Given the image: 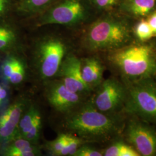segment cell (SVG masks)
Wrapping results in <instances>:
<instances>
[{"instance_id":"52a82bcc","label":"cell","mask_w":156,"mask_h":156,"mask_svg":"<svg viewBox=\"0 0 156 156\" xmlns=\"http://www.w3.org/2000/svg\"><path fill=\"white\" fill-rule=\"evenodd\" d=\"M127 89L115 78L102 82L90 97L91 104L99 111L108 115H116L126 102Z\"/></svg>"},{"instance_id":"7c38bea8","label":"cell","mask_w":156,"mask_h":156,"mask_svg":"<svg viewBox=\"0 0 156 156\" xmlns=\"http://www.w3.org/2000/svg\"><path fill=\"white\" fill-rule=\"evenodd\" d=\"M55 78L60 79L70 91L90 98L93 92L84 83L82 76L80 58L75 53L63 60Z\"/></svg>"},{"instance_id":"8fae6325","label":"cell","mask_w":156,"mask_h":156,"mask_svg":"<svg viewBox=\"0 0 156 156\" xmlns=\"http://www.w3.org/2000/svg\"><path fill=\"white\" fill-rule=\"evenodd\" d=\"M84 17V8L80 0H66L42 17L37 27L48 24L73 26L82 22Z\"/></svg>"},{"instance_id":"2e32d148","label":"cell","mask_w":156,"mask_h":156,"mask_svg":"<svg viewBox=\"0 0 156 156\" xmlns=\"http://www.w3.org/2000/svg\"><path fill=\"white\" fill-rule=\"evenodd\" d=\"M18 34L13 28L0 26V50L6 54L18 53Z\"/></svg>"},{"instance_id":"7402d4cb","label":"cell","mask_w":156,"mask_h":156,"mask_svg":"<svg viewBox=\"0 0 156 156\" xmlns=\"http://www.w3.org/2000/svg\"><path fill=\"white\" fill-rule=\"evenodd\" d=\"M11 90L8 86L0 80V111L10 102Z\"/></svg>"},{"instance_id":"8992f818","label":"cell","mask_w":156,"mask_h":156,"mask_svg":"<svg viewBox=\"0 0 156 156\" xmlns=\"http://www.w3.org/2000/svg\"><path fill=\"white\" fill-rule=\"evenodd\" d=\"M38 91H41L44 100L53 110V113L69 111L89 98L68 89L57 78L46 82Z\"/></svg>"},{"instance_id":"cb8c5ba5","label":"cell","mask_w":156,"mask_h":156,"mask_svg":"<svg viewBox=\"0 0 156 156\" xmlns=\"http://www.w3.org/2000/svg\"><path fill=\"white\" fill-rule=\"evenodd\" d=\"M119 0H93V2L101 8H108L114 5Z\"/></svg>"},{"instance_id":"4316f807","label":"cell","mask_w":156,"mask_h":156,"mask_svg":"<svg viewBox=\"0 0 156 156\" xmlns=\"http://www.w3.org/2000/svg\"><path fill=\"white\" fill-rule=\"evenodd\" d=\"M155 75H156V74H155Z\"/></svg>"},{"instance_id":"9c48e42d","label":"cell","mask_w":156,"mask_h":156,"mask_svg":"<svg viewBox=\"0 0 156 156\" xmlns=\"http://www.w3.org/2000/svg\"><path fill=\"white\" fill-rule=\"evenodd\" d=\"M0 80L11 89H22L30 80L26 56L19 53L6 54L0 62Z\"/></svg>"},{"instance_id":"e0dca14e","label":"cell","mask_w":156,"mask_h":156,"mask_svg":"<svg viewBox=\"0 0 156 156\" xmlns=\"http://www.w3.org/2000/svg\"><path fill=\"white\" fill-rule=\"evenodd\" d=\"M156 0H125L123 9L136 16H144L150 13L156 5Z\"/></svg>"},{"instance_id":"603a6c76","label":"cell","mask_w":156,"mask_h":156,"mask_svg":"<svg viewBox=\"0 0 156 156\" xmlns=\"http://www.w3.org/2000/svg\"><path fill=\"white\" fill-rule=\"evenodd\" d=\"M52 0H24L23 4L26 11H35L44 7Z\"/></svg>"},{"instance_id":"ffe728a7","label":"cell","mask_w":156,"mask_h":156,"mask_svg":"<svg viewBox=\"0 0 156 156\" xmlns=\"http://www.w3.org/2000/svg\"><path fill=\"white\" fill-rule=\"evenodd\" d=\"M90 144H84L79 147L73 156H103L102 149H100Z\"/></svg>"},{"instance_id":"ba28073f","label":"cell","mask_w":156,"mask_h":156,"mask_svg":"<svg viewBox=\"0 0 156 156\" xmlns=\"http://www.w3.org/2000/svg\"><path fill=\"white\" fill-rule=\"evenodd\" d=\"M34 94L32 90L22 91L0 111V147L16 136L20 119Z\"/></svg>"},{"instance_id":"d6986e66","label":"cell","mask_w":156,"mask_h":156,"mask_svg":"<svg viewBox=\"0 0 156 156\" xmlns=\"http://www.w3.org/2000/svg\"><path fill=\"white\" fill-rule=\"evenodd\" d=\"M135 34L141 41H146L154 35L147 20H142L137 24L135 30Z\"/></svg>"},{"instance_id":"3957f363","label":"cell","mask_w":156,"mask_h":156,"mask_svg":"<svg viewBox=\"0 0 156 156\" xmlns=\"http://www.w3.org/2000/svg\"><path fill=\"white\" fill-rule=\"evenodd\" d=\"M108 52L109 66L131 82L151 78L156 73V55L150 45H130Z\"/></svg>"},{"instance_id":"30bf717a","label":"cell","mask_w":156,"mask_h":156,"mask_svg":"<svg viewBox=\"0 0 156 156\" xmlns=\"http://www.w3.org/2000/svg\"><path fill=\"white\" fill-rule=\"evenodd\" d=\"M34 98L33 97L23 113L15 136L22 137L36 145H41L44 116L41 106Z\"/></svg>"},{"instance_id":"9a60e30c","label":"cell","mask_w":156,"mask_h":156,"mask_svg":"<svg viewBox=\"0 0 156 156\" xmlns=\"http://www.w3.org/2000/svg\"><path fill=\"white\" fill-rule=\"evenodd\" d=\"M42 155L41 145H36L19 136L13 138L0 147L1 156H40Z\"/></svg>"},{"instance_id":"ac0fdd59","label":"cell","mask_w":156,"mask_h":156,"mask_svg":"<svg viewBox=\"0 0 156 156\" xmlns=\"http://www.w3.org/2000/svg\"><path fill=\"white\" fill-rule=\"evenodd\" d=\"M70 134L66 133H58L56 138L53 140H45L41 145L42 150L49 156H60L65 148L69 138Z\"/></svg>"},{"instance_id":"277c9868","label":"cell","mask_w":156,"mask_h":156,"mask_svg":"<svg viewBox=\"0 0 156 156\" xmlns=\"http://www.w3.org/2000/svg\"><path fill=\"white\" fill-rule=\"evenodd\" d=\"M130 38L128 26L112 18H104L93 23L85 32L81 45L91 53L110 51L122 48Z\"/></svg>"},{"instance_id":"d4e9b609","label":"cell","mask_w":156,"mask_h":156,"mask_svg":"<svg viewBox=\"0 0 156 156\" xmlns=\"http://www.w3.org/2000/svg\"><path fill=\"white\" fill-rule=\"evenodd\" d=\"M147 21L152 30L153 35L156 36V11L152 13V14H151Z\"/></svg>"},{"instance_id":"5bb4252c","label":"cell","mask_w":156,"mask_h":156,"mask_svg":"<svg viewBox=\"0 0 156 156\" xmlns=\"http://www.w3.org/2000/svg\"><path fill=\"white\" fill-rule=\"evenodd\" d=\"M81 73L84 83L93 93L104 80L105 66L97 56L80 58Z\"/></svg>"},{"instance_id":"6da1fadb","label":"cell","mask_w":156,"mask_h":156,"mask_svg":"<svg viewBox=\"0 0 156 156\" xmlns=\"http://www.w3.org/2000/svg\"><path fill=\"white\" fill-rule=\"evenodd\" d=\"M50 122L57 133L73 134L90 144L107 142L113 138L120 129L116 115L99 111L89 98L69 111L53 113Z\"/></svg>"},{"instance_id":"44dd1931","label":"cell","mask_w":156,"mask_h":156,"mask_svg":"<svg viewBox=\"0 0 156 156\" xmlns=\"http://www.w3.org/2000/svg\"><path fill=\"white\" fill-rule=\"evenodd\" d=\"M124 143L122 141H115L102 149L103 156H120Z\"/></svg>"},{"instance_id":"4fadbf2b","label":"cell","mask_w":156,"mask_h":156,"mask_svg":"<svg viewBox=\"0 0 156 156\" xmlns=\"http://www.w3.org/2000/svg\"><path fill=\"white\" fill-rule=\"evenodd\" d=\"M126 138L140 156H156V130L140 121H132L126 131Z\"/></svg>"},{"instance_id":"5b68a950","label":"cell","mask_w":156,"mask_h":156,"mask_svg":"<svg viewBox=\"0 0 156 156\" xmlns=\"http://www.w3.org/2000/svg\"><path fill=\"white\" fill-rule=\"evenodd\" d=\"M127 90V111L142 120L156 123V84L151 78L131 82Z\"/></svg>"},{"instance_id":"484cf974","label":"cell","mask_w":156,"mask_h":156,"mask_svg":"<svg viewBox=\"0 0 156 156\" xmlns=\"http://www.w3.org/2000/svg\"><path fill=\"white\" fill-rule=\"evenodd\" d=\"M6 6L5 0H0V13L5 10Z\"/></svg>"},{"instance_id":"7a4b0ae2","label":"cell","mask_w":156,"mask_h":156,"mask_svg":"<svg viewBox=\"0 0 156 156\" xmlns=\"http://www.w3.org/2000/svg\"><path fill=\"white\" fill-rule=\"evenodd\" d=\"M71 53L70 44L58 35L47 34L35 41L29 56H26L29 83L34 93L46 82L55 78L63 60Z\"/></svg>"}]
</instances>
